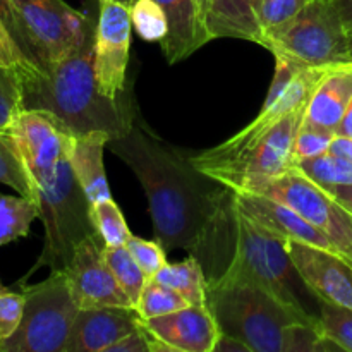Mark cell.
<instances>
[{
  "label": "cell",
  "mask_w": 352,
  "mask_h": 352,
  "mask_svg": "<svg viewBox=\"0 0 352 352\" xmlns=\"http://www.w3.org/2000/svg\"><path fill=\"white\" fill-rule=\"evenodd\" d=\"M0 21H2L3 26L7 28V31H9L10 36L14 38V41L19 45V48L23 50V54L26 55V57L30 58L33 64L40 65L36 62V58H34L33 50H31L30 41H28L26 34H24L23 26H21V23H19V17H17L16 9H14L12 0H0Z\"/></svg>",
  "instance_id": "8d00e7d4"
},
{
  "label": "cell",
  "mask_w": 352,
  "mask_h": 352,
  "mask_svg": "<svg viewBox=\"0 0 352 352\" xmlns=\"http://www.w3.org/2000/svg\"><path fill=\"white\" fill-rule=\"evenodd\" d=\"M38 205L45 229L43 248L36 263L17 284H24L41 267L64 272L76 246L88 237L98 236L89 215L91 203L72 172L69 153L62 158L54 181L38 189Z\"/></svg>",
  "instance_id": "5b68a950"
},
{
  "label": "cell",
  "mask_w": 352,
  "mask_h": 352,
  "mask_svg": "<svg viewBox=\"0 0 352 352\" xmlns=\"http://www.w3.org/2000/svg\"><path fill=\"white\" fill-rule=\"evenodd\" d=\"M213 352H253L250 349V346L243 342V340L236 339L232 336H227V333H220L219 339H217Z\"/></svg>",
  "instance_id": "f35d334b"
},
{
  "label": "cell",
  "mask_w": 352,
  "mask_h": 352,
  "mask_svg": "<svg viewBox=\"0 0 352 352\" xmlns=\"http://www.w3.org/2000/svg\"><path fill=\"white\" fill-rule=\"evenodd\" d=\"M129 9L133 28L144 41L162 43L167 38V14L155 0H134Z\"/></svg>",
  "instance_id": "f1b7e54d"
},
{
  "label": "cell",
  "mask_w": 352,
  "mask_h": 352,
  "mask_svg": "<svg viewBox=\"0 0 352 352\" xmlns=\"http://www.w3.org/2000/svg\"><path fill=\"white\" fill-rule=\"evenodd\" d=\"M24 296L19 329L0 352H65L79 313L65 272H50L40 284H17Z\"/></svg>",
  "instance_id": "52a82bcc"
},
{
  "label": "cell",
  "mask_w": 352,
  "mask_h": 352,
  "mask_svg": "<svg viewBox=\"0 0 352 352\" xmlns=\"http://www.w3.org/2000/svg\"><path fill=\"white\" fill-rule=\"evenodd\" d=\"M230 263H236L241 270L296 311L308 316H320L311 308V305H318V299L309 291L294 267L285 241L251 222L237 210V206Z\"/></svg>",
  "instance_id": "8992f818"
},
{
  "label": "cell",
  "mask_w": 352,
  "mask_h": 352,
  "mask_svg": "<svg viewBox=\"0 0 352 352\" xmlns=\"http://www.w3.org/2000/svg\"><path fill=\"white\" fill-rule=\"evenodd\" d=\"M103 241L91 236L76 246L74 254L65 268L69 287L79 309L124 306L134 308L129 296L113 277L103 253Z\"/></svg>",
  "instance_id": "4fadbf2b"
},
{
  "label": "cell",
  "mask_w": 352,
  "mask_h": 352,
  "mask_svg": "<svg viewBox=\"0 0 352 352\" xmlns=\"http://www.w3.org/2000/svg\"><path fill=\"white\" fill-rule=\"evenodd\" d=\"M0 65L17 69L21 76H26L30 74V72L43 69L40 67V65L33 64V62L23 54V50H21L19 45L14 41V38L10 36V33L7 31V28L3 26L2 21H0Z\"/></svg>",
  "instance_id": "d590c367"
},
{
  "label": "cell",
  "mask_w": 352,
  "mask_h": 352,
  "mask_svg": "<svg viewBox=\"0 0 352 352\" xmlns=\"http://www.w3.org/2000/svg\"><path fill=\"white\" fill-rule=\"evenodd\" d=\"M251 192L270 196L291 206L302 219L322 230L344 258H352V213L298 167L292 165L284 174L261 182Z\"/></svg>",
  "instance_id": "30bf717a"
},
{
  "label": "cell",
  "mask_w": 352,
  "mask_h": 352,
  "mask_svg": "<svg viewBox=\"0 0 352 352\" xmlns=\"http://www.w3.org/2000/svg\"><path fill=\"white\" fill-rule=\"evenodd\" d=\"M151 352H213L219 325L206 306H188L157 318L141 320Z\"/></svg>",
  "instance_id": "9a60e30c"
},
{
  "label": "cell",
  "mask_w": 352,
  "mask_h": 352,
  "mask_svg": "<svg viewBox=\"0 0 352 352\" xmlns=\"http://www.w3.org/2000/svg\"><path fill=\"white\" fill-rule=\"evenodd\" d=\"M23 110V82L19 71L0 65V131L12 129Z\"/></svg>",
  "instance_id": "f546056e"
},
{
  "label": "cell",
  "mask_w": 352,
  "mask_h": 352,
  "mask_svg": "<svg viewBox=\"0 0 352 352\" xmlns=\"http://www.w3.org/2000/svg\"><path fill=\"white\" fill-rule=\"evenodd\" d=\"M103 253H105V260L109 263L110 270H112L113 277L119 282L122 291L129 296L134 308H136L138 299H140L141 292H143L144 285H146L150 278L144 275V272L141 270V267L136 263V260H134L133 254L129 253L126 246H105L103 248Z\"/></svg>",
  "instance_id": "4316f807"
},
{
  "label": "cell",
  "mask_w": 352,
  "mask_h": 352,
  "mask_svg": "<svg viewBox=\"0 0 352 352\" xmlns=\"http://www.w3.org/2000/svg\"><path fill=\"white\" fill-rule=\"evenodd\" d=\"M36 219H40L38 201L21 195H0V246L26 237Z\"/></svg>",
  "instance_id": "603a6c76"
},
{
  "label": "cell",
  "mask_w": 352,
  "mask_h": 352,
  "mask_svg": "<svg viewBox=\"0 0 352 352\" xmlns=\"http://www.w3.org/2000/svg\"><path fill=\"white\" fill-rule=\"evenodd\" d=\"M165 10L168 34L162 41V50L168 64H177L191 57L199 47L208 43L201 16L195 0H155Z\"/></svg>",
  "instance_id": "ffe728a7"
},
{
  "label": "cell",
  "mask_w": 352,
  "mask_h": 352,
  "mask_svg": "<svg viewBox=\"0 0 352 352\" xmlns=\"http://www.w3.org/2000/svg\"><path fill=\"white\" fill-rule=\"evenodd\" d=\"M320 323L330 339L336 340L340 349L352 352V309L332 302L318 301Z\"/></svg>",
  "instance_id": "4dcf8cb0"
},
{
  "label": "cell",
  "mask_w": 352,
  "mask_h": 352,
  "mask_svg": "<svg viewBox=\"0 0 352 352\" xmlns=\"http://www.w3.org/2000/svg\"><path fill=\"white\" fill-rule=\"evenodd\" d=\"M96 23L78 48L62 60L21 76L23 109L52 113L72 136L103 131L112 138L129 131L136 116L131 88L120 98L98 89L93 69Z\"/></svg>",
  "instance_id": "7a4b0ae2"
},
{
  "label": "cell",
  "mask_w": 352,
  "mask_h": 352,
  "mask_svg": "<svg viewBox=\"0 0 352 352\" xmlns=\"http://www.w3.org/2000/svg\"><path fill=\"white\" fill-rule=\"evenodd\" d=\"M346 261H347V263H349L351 267H352V258H346Z\"/></svg>",
  "instance_id": "7dc6e473"
},
{
  "label": "cell",
  "mask_w": 352,
  "mask_h": 352,
  "mask_svg": "<svg viewBox=\"0 0 352 352\" xmlns=\"http://www.w3.org/2000/svg\"><path fill=\"white\" fill-rule=\"evenodd\" d=\"M126 248L148 278H153L158 274V270L167 263V251L158 241H148L143 237L131 236Z\"/></svg>",
  "instance_id": "836d02e7"
},
{
  "label": "cell",
  "mask_w": 352,
  "mask_h": 352,
  "mask_svg": "<svg viewBox=\"0 0 352 352\" xmlns=\"http://www.w3.org/2000/svg\"><path fill=\"white\" fill-rule=\"evenodd\" d=\"M260 45L309 67L352 64L351 40L330 0H311L294 19L265 33Z\"/></svg>",
  "instance_id": "ba28073f"
},
{
  "label": "cell",
  "mask_w": 352,
  "mask_h": 352,
  "mask_svg": "<svg viewBox=\"0 0 352 352\" xmlns=\"http://www.w3.org/2000/svg\"><path fill=\"white\" fill-rule=\"evenodd\" d=\"M10 133L36 188H47L69 153L72 134L45 110H23Z\"/></svg>",
  "instance_id": "7c38bea8"
},
{
  "label": "cell",
  "mask_w": 352,
  "mask_h": 352,
  "mask_svg": "<svg viewBox=\"0 0 352 352\" xmlns=\"http://www.w3.org/2000/svg\"><path fill=\"white\" fill-rule=\"evenodd\" d=\"M206 308L220 333L243 340L253 352H284L285 332L294 323H320L258 284L236 263L206 287Z\"/></svg>",
  "instance_id": "277c9868"
},
{
  "label": "cell",
  "mask_w": 352,
  "mask_h": 352,
  "mask_svg": "<svg viewBox=\"0 0 352 352\" xmlns=\"http://www.w3.org/2000/svg\"><path fill=\"white\" fill-rule=\"evenodd\" d=\"M337 136H346V138H352V100L347 107L346 113H344L342 120H340L339 127L336 131Z\"/></svg>",
  "instance_id": "7bdbcfd3"
},
{
  "label": "cell",
  "mask_w": 352,
  "mask_h": 352,
  "mask_svg": "<svg viewBox=\"0 0 352 352\" xmlns=\"http://www.w3.org/2000/svg\"><path fill=\"white\" fill-rule=\"evenodd\" d=\"M12 3L41 67L72 54L96 23L93 10L81 12L64 0H12Z\"/></svg>",
  "instance_id": "9c48e42d"
},
{
  "label": "cell",
  "mask_w": 352,
  "mask_h": 352,
  "mask_svg": "<svg viewBox=\"0 0 352 352\" xmlns=\"http://www.w3.org/2000/svg\"><path fill=\"white\" fill-rule=\"evenodd\" d=\"M117 2H122V3H126V6L131 7V3H133L134 0H117Z\"/></svg>",
  "instance_id": "f6af8a7d"
},
{
  "label": "cell",
  "mask_w": 352,
  "mask_h": 352,
  "mask_svg": "<svg viewBox=\"0 0 352 352\" xmlns=\"http://www.w3.org/2000/svg\"><path fill=\"white\" fill-rule=\"evenodd\" d=\"M89 215H91V222L98 232L100 239L103 241L107 248L126 246L129 237L133 236L122 212L113 201V198L93 203L89 206Z\"/></svg>",
  "instance_id": "484cf974"
},
{
  "label": "cell",
  "mask_w": 352,
  "mask_h": 352,
  "mask_svg": "<svg viewBox=\"0 0 352 352\" xmlns=\"http://www.w3.org/2000/svg\"><path fill=\"white\" fill-rule=\"evenodd\" d=\"M95 54L93 69L98 89L109 98H120L127 89L131 21L129 6L117 0H96Z\"/></svg>",
  "instance_id": "8fae6325"
},
{
  "label": "cell",
  "mask_w": 352,
  "mask_h": 352,
  "mask_svg": "<svg viewBox=\"0 0 352 352\" xmlns=\"http://www.w3.org/2000/svg\"><path fill=\"white\" fill-rule=\"evenodd\" d=\"M141 329L136 308L102 306L79 309L65 352H107L112 344Z\"/></svg>",
  "instance_id": "e0dca14e"
},
{
  "label": "cell",
  "mask_w": 352,
  "mask_h": 352,
  "mask_svg": "<svg viewBox=\"0 0 352 352\" xmlns=\"http://www.w3.org/2000/svg\"><path fill=\"white\" fill-rule=\"evenodd\" d=\"M306 107L285 112L280 105L261 109L256 119L220 143L191 155L203 174L236 191H251L294 165V140Z\"/></svg>",
  "instance_id": "3957f363"
},
{
  "label": "cell",
  "mask_w": 352,
  "mask_h": 352,
  "mask_svg": "<svg viewBox=\"0 0 352 352\" xmlns=\"http://www.w3.org/2000/svg\"><path fill=\"white\" fill-rule=\"evenodd\" d=\"M232 196L237 210L243 215L274 236L282 237L284 241H298L323 250L337 251L332 241L322 230L316 229L291 206L284 205L278 199L251 191H236V189H232Z\"/></svg>",
  "instance_id": "2e32d148"
},
{
  "label": "cell",
  "mask_w": 352,
  "mask_h": 352,
  "mask_svg": "<svg viewBox=\"0 0 352 352\" xmlns=\"http://www.w3.org/2000/svg\"><path fill=\"white\" fill-rule=\"evenodd\" d=\"M107 148L140 181L150 206L155 241L165 251L186 250L195 256L232 189L196 168L191 155L151 133L138 110L129 131L112 138Z\"/></svg>",
  "instance_id": "6da1fadb"
},
{
  "label": "cell",
  "mask_w": 352,
  "mask_h": 352,
  "mask_svg": "<svg viewBox=\"0 0 352 352\" xmlns=\"http://www.w3.org/2000/svg\"><path fill=\"white\" fill-rule=\"evenodd\" d=\"M196 7H198V12L199 16H201V21H203V10H205V0H195Z\"/></svg>",
  "instance_id": "ee69618b"
},
{
  "label": "cell",
  "mask_w": 352,
  "mask_h": 352,
  "mask_svg": "<svg viewBox=\"0 0 352 352\" xmlns=\"http://www.w3.org/2000/svg\"><path fill=\"white\" fill-rule=\"evenodd\" d=\"M3 291H7V289L6 287H3V285H2V282H0V294H2V292Z\"/></svg>",
  "instance_id": "bcb514c9"
},
{
  "label": "cell",
  "mask_w": 352,
  "mask_h": 352,
  "mask_svg": "<svg viewBox=\"0 0 352 352\" xmlns=\"http://www.w3.org/2000/svg\"><path fill=\"white\" fill-rule=\"evenodd\" d=\"M261 0H205L203 26L208 40L236 38L260 45Z\"/></svg>",
  "instance_id": "ac0fdd59"
},
{
  "label": "cell",
  "mask_w": 352,
  "mask_h": 352,
  "mask_svg": "<svg viewBox=\"0 0 352 352\" xmlns=\"http://www.w3.org/2000/svg\"><path fill=\"white\" fill-rule=\"evenodd\" d=\"M107 352H151L150 337L141 327L136 332L129 333V336L122 337L116 344H112Z\"/></svg>",
  "instance_id": "74e56055"
},
{
  "label": "cell",
  "mask_w": 352,
  "mask_h": 352,
  "mask_svg": "<svg viewBox=\"0 0 352 352\" xmlns=\"http://www.w3.org/2000/svg\"><path fill=\"white\" fill-rule=\"evenodd\" d=\"M294 167L325 189L352 184V162L330 151L298 162Z\"/></svg>",
  "instance_id": "d4e9b609"
},
{
  "label": "cell",
  "mask_w": 352,
  "mask_h": 352,
  "mask_svg": "<svg viewBox=\"0 0 352 352\" xmlns=\"http://www.w3.org/2000/svg\"><path fill=\"white\" fill-rule=\"evenodd\" d=\"M153 278L181 294L191 306H206L208 280L201 263L191 254L177 263L167 261Z\"/></svg>",
  "instance_id": "7402d4cb"
},
{
  "label": "cell",
  "mask_w": 352,
  "mask_h": 352,
  "mask_svg": "<svg viewBox=\"0 0 352 352\" xmlns=\"http://www.w3.org/2000/svg\"><path fill=\"white\" fill-rule=\"evenodd\" d=\"M336 136L337 134L333 131L309 124L302 119L294 140V151H292L294 164L327 153Z\"/></svg>",
  "instance_id": "1f68e13d"
},
{
  "label": "cell",
  "mask_w": 352,
  "mask_h": 352,
  "mask_svg": "<svg viewBox=\"0 0 352 352\" xmlns=\"http://www.w3.org/2000/svg\"><path fill=\"white\" fill-rule=\"evenodd\" d=\"M291 260L318 301L352 309V267L339 251L285 241Z\"/></svg>",
  "instance_id": "5bb4252c"
},
{
  "label": "cell",
  "mask_w": 352,
  "mask_h": 352,
  "mask_svg": "<svg viewBox=\"0 0 352 352\" xmlns=\"http://www.w3.org/2000/svg\"><path fill=\"white\" fill-rule=\"evenodd\" d=\"M24 311L23 292L3 291L0 294V344L19 329Z\"/></svg>",
  "instance_id": "e575fe53"
},
{
  "label": "cell",
  "mask_w": 352,
  "mask_h": 352,
  "mask_svg": "<svg viewBox=\"0 0 352 352\" xmlns=\"http://www.w3.org/2000/svg\"><path fill=\"white\" fill-rule=\"evenodd\" d=\"M336 7V10L339 12L340 21H342L344 28H346V33L351 40L352 47V0H330Z\"/></svg>",
  "instance_id": "ab89813d"
},
{
  "label": "cell",
  "mask_w": 352,
  "mask_h": 352,
  "mask_svg": "<svg viewBox=\"0 0 352 352\" xmlns=\"http://www.w3.org/2000/svg\"><path fill=\"white\" fill-rule=\"evenodd\" d=\"M188 306L191 305L181 294L157 282L155 278H150L144 285L140 299H138L136 311L140 313L141 320H150L179 311V309L188 308Z\"/></svg>",
  "instance_id": "83f0119b"
},
{
  "label": "cell",
  "mask_w": 352,
  "mask_h": 352,
  "mask_svg": "<svg viewBox=\"0 0 352 352\" xmlns=\"http://www.w3.org/2000/svg\"><path fill=\"white\" fill-rule=\"evenodd\" d=\"M330 153L339 155V157L346 158V160L352 162V138L346 136H336L333 138L332 144L329 148Z\"/></svg>",
  "instance_id": "60d3db41"
},
{
  "label": "cell",
  "mask_w": 352,
  "mask_h": 352,
  "mask_svg": "<svg viewBox=\"0 0 352 352\" xmlns=\"http://www.w3.org/2000/svg\"><path fill=\"white\" fill-rule=\"evenodd\" d=\"M330 195L347 210L352 213V184L349 186H336V188H329Z\"/></svg>",
  "instance_id": "b9f144b4"
},
{
  "label": "cell",
  "mask_w": 352,
  "mask_h": 352,
  "mask_svg": "<svg viewBox=\"0 0 352 352\" xmlns=\"http://www.w3.org/2000/svg\"><path fill=\"white\" fill-rule=\"evenodd\" d=\"M352 100V64L330 67L316 85L305 120L336 133Z\"/></svg>",
  "instance_id": "44dd1931"
},
{
  "label": "cell",
  "mask_w": 352,
  "mask_h": 352,
  "mask_svg": "<svg viewBox=\"0 0 352 352\" xmlns=\"http://www.w3.org/2000/svg\"><path fill=\"white\" fill-rule=\"evenodd\" d=\"M0 182L17 191V195L38 201V188L10 131H0Z\"/></svg>",
  "instance_id": "cb8c5ba5"
},
{
  "label": "cell",
  "mask_w": 352,
  "mask_h": 352,
  "mask_svg": "<svg viewBox=\"0 0 352 352\" xmlns=\"http://www.w3.org/2000/svg\"><path fill=\"white\" fill-rule=\"evenodd\" d=\"M311 0H261L260 7V26L261 38L268 31L284 26L294 19ZM261 43V40H260Z\"/></svg>",
  "instance_id": "d6a6232c"
},
{
  "label": "cell",
  "mask_w": 352,
  "mask_h": 352,
  "mask_svg": "<svg viewBox=\"0 0 352 352\" xmlns=\"http://www.w3.org/2000/svg\"><path fill=\"white\" fill-rule=\"evenodd\" d=\"M112 140L109 133L93 131V133L72 136L69 148V162L79 186L85 191L88 201L96 203L112 198L105 167H103V151Z\"/></svg>",
  "instance_id": "d6986e66"
}]
</instances>
